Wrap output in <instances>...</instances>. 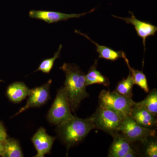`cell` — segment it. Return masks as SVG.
I'll list each match as a JSON object with an SVG mask.
<instances>
[{"label": "cell", "mask_w": 157, "mask_h": 157, "mask_svg": "<svg viewBox=\"0 0 157 157\" xmlns=\"http://www.w3.org/2000/svg\"><path fill=\"white\" fill-rule=\"evenodd\" d=\"M91 117L95 128L102 130L112 136L119 132L123 119L111 109L99 105Z\"/></svg>", "instance_id": "obj_4"}, {"label": "cell", "mask_w": 157, "mask_h": 157, "mask_svg": "<svg viewBox=\"0 0 157 157\" xmlns=\"http://www.w3.org/2000/svg\"><path fill=\"white\" fill-rule=\"evenodd\" d=\"M75 32L76 33L79 34V35L85 37L95 45L96 51L99 54V58L104 59L108 60L115 61L118 59H123L124 57L126 56L124 52L123 51H117L104 45H99L97 42L93 41L92 39H91L86 34L82 33L79 31L75 30Z\"/></svg>", "instance_id": "obj_13"}, {"label": "cell", "mask_w": 157, "mask_h": 157, "mask_svg": "<svg viewBox=\"0 0 157 157\" xmlns=\"http://www.w3.org/2000/svg\"><path fill=\"white\" fill-rule=\"evenodd\" d=\"M137 155V153L136 152L134 151L133 149L131 151H129L128 153L124 157H133L136 156V155Z\"/></svg>", "instance_id": "obj_24"}, {"label": "cell", "mask_w": 157, "mask_h": 157, "mask_svg": "<svg viewBox=\"0 0 157 157\" xmlns=\"http://www.w3.org/2000/svg\"><path fill=\"white\" fill-rule=\"evenodd\" d=\"M7 132L3 124L0 122V140L4 141L7 139Z\"/></svg>", "instance_id": "obj_22"}, {"label": "cell", "mask_w": 157, "mask_h": 157, "mask_svg": "<svg viewBox=\"0 0 157 157\" xmlns=\"http://www.w3.org/2000/svg\"><path fill=\"white\" fill-rule=\"evenodd\" d=\"M57 126L58 135L67 150L83 140L92 129L95 128L91 117L86 119L74 117Z\"/></svg>", "instance_id": "obj_2"}, {"label": "cell", "mask_w": 157, "mask_h": 157, "mask_svg": "<svg viewBox=\"0 0 157 157\" xmlns=\"http://www.w3.org/2000/svg\"><path fill=\"white\" fill-rule=\"evenodd\" d=\"M52 82V79H49L41 86L30 90L26 104L14 116L18 115L29 108L41 107L46 104L50 98V87Z\"/></svg>", "instance_id": "obj_7"}, {"label": "cell", "mask_w": 157, "mask_h": 157, "mask_svg": "<svg viewBox=\"0 0 157 157\" xmlns=\"http://www.w3.org/2000/svg\"><path fill=\"white\" fill-rule=\"evenodd\" d=\"M99 105L111 109L123 120L130 116L135 102L132 98L121 95L115 91L102 90L99 96Z\"/></svg>", "instance_id": "obj_3"}, {"label": "cell", "mask_w": 157, "mask_h": 157, "mask_svg": "<svg viewBox=\"0 0 157 157\" xmlns=\"http://www.w3.org/2000/svg\"><path fill=\"white\" fill-rule=\"evenodd\" d=\"M130 116L137 124L144 128L154 129V128L156 126L155 116L143 107L136 105L135 103L131 110Z\"/></svg>", "instance_id": "obj_11"}, {"label": "cell", "mask_w": 157, "mask_h": 157, "mask_svg": "<svg viewBox=\"0 0 157 157\" xmlns=\"http://www.w3.org/2000/svg\"><path fill=\"white\" fill-rule=\"evenodd\" d=\"M61 69L66 76L64 87L70 103L71 111L75 112L81 101L88 98L86 91L85 75L78 66L64 63Z\"/></svg>", "instance_id": "obj_1"}, {"label": "cell", "mask_w": 157, "mask_h": 157, "mask_svg": "<svg viewBox=\"0 0 157 157\" xmlns=\"http://www.w3.org/2000/svg\"><path fill=\"white\" fill-rule=\"evenodd\" d=\"M55 139V137L48 135L44 128H39L32 139L37 152L35 157H44L49 153Z\"/></svg>", "instance_id": "obj_10"}, {"label": "cell", "mask_w": 157, "mask_h": 157, "mask_svg": "<svg viewBox=\"0 0 157 157\" xmlns=\"http://www.w3.org/2000/svg\"><path fill=\"white\" fill-rule=\"evenodd\" d=\"M95 10L94 9L87 12L81 14H66L58 11L32 10L29 12V16L32 18L41 20L48 24L65 21L70 18H78L90 14Z\"/></svg>", "instance_id": "obj_8"}, {"label": "cell", "mask_w": 157, "mask_h": 157, "mask_svg": "<svg viewBox=\"0 0 157 157\" xmlns=\"http://www.w3.org/2000/svg\"><path fill=\"white\" fill-rule=\"evenodd\" d=\"M98 60H95L94 64L85 75V83L86 86L91 85L98 84L108 86L109 85V78L104 76L97 70Z\"/></svg>", "instance_id": "obj_15"}, {"label": "cell", "mask_w": 157, "mask_h": 157, "mask_svg": "<svg viewBox=\"0 0 157 157\" xmlns=\"http://www.w3.org/2000/svg\"><path fill=\"white\" fill-rule=\"evenodd\" d=\"M112 137L113 141L109 148L108 157H124L132 150L131 142L123 134L119 132Z\"/></svg>", "instance_id": "obj_12"}, {"label": "cell", "mask_w": 157, "mask_h": 157, "mask_svg": "<svg viewBox=\"0 0 157 157\" xmlns=\"http://www.w3.org/2000/svg\"><path fill=\"white\" fill-rule=\"evenodd\" d=\"M4 148L5 151L3 157H23L19 143L14 138L6 139L4 140Z\"/></svg>", "instance_id": "obj_18"}, {"label": "cell", "mask_w": 157, "mask_h": 157, "mask_svg": "<svg viewBox=\"0 0 157 157\" xmlns=\"http://www.w3.org/2000/svg\"><path fill=\"white\" fill-rule=\"evenodd\" d=\"M146 154L147 157H157V143L156 141L149 142L146 150Z\"/></svg>", "instance_id": "obj_21"}, {"label": "cell", "mask_w": 157, "mask_h": 157, "mask_svg": "<svg viewBox=\"0 0 157 157\" xmlns=\"http://www.w3.org/2000/svg\"><path fill=\"white\" fill-rule=\"evenodd\" d=\"M148 95L143 100L137 103L136 105L143 107L152 114L156 116L157 114V90H153L149 92Z\"/></svg>", "instance_id": "obj_17"}, {"label": "cell", "mask_w": 157, "mask_h": 157, "mask_svg": "<svg viewBox=\"0 0 157 157\" xmlns=\"http://www.w3.org/2000/svg\"><path fill=\"white\" fill-rule=\"evenodd\" d=\"M62 48H63V45H59L58 49L56 52H55L54 56L50 58L43 60L35 72L41 71L43 73H47V74L50 73L52 69L53 68L55 62L57 59L60 57L61 51Z\"/></svg>", "instance_id": "obj_20"}, {"label": "cell", "mask_w": 157, "mask_h": 157, "mask_svg": "<svg viewBox=\"0 0 157 157\" xmlns=\"http://www.w3.org/2000/svg\"><path fill=\"white\" fill-rule=\"evenodd\" d=\"M125 62L126 63L127 66L128 67L130 73H131L134 84L137 85L139 87L141 88L146 93L150 92L147 79L145 74L142 71L135 70L132 67L129 63L128 59L127 58L126 55L123 58Z\"/></svg>", "instance_id": "obj_16"}, {"label": "cell", "mask_w": 157, "mask_h": 157, "mask_svg": "<svg viewBox=\"0 0 157 157\" xmlns=\"http://www.w3.org/2000/svg\"><path fill=\"white\" fill-rule=\"evenodd\" d=\"M70 103L64 87L58 90L48 114V119L51 124L57 125L74 117L72 114Z\"/></svg>", "instance_id": "obj_5"}, {"label": "cell", "mask_w": 157, "mask_h": 157, "mask_svg": "<svg viewBox=\"0 0 157 157\" xmlns=\"http://www.w3.org/2000/svg\"><path fill=\"white\" fill-rule=\"evenodd\" d=\"M130 142L140 141L146 143L149 137L156 135L155 129L147 128L137 124L130 116L125 117L119 129Z\"/></svg>", "instance_id": "obj_6"}, {"label": "cell", "mask_w": 157, "mask_h": 157, "mask_svg": "<svg viewBox=\"0 0 157 157\" xmlns=\"http://www.w3.org/2000/svg\"><path fill=\"white\" fill-rule=\"evenodd\" d=\"M30 90L23 82H15L8 87L7 94L10 101L19 103L28 97Z\"/></svg>", "instance_id": "obj_14"}, {"label": "cell", "mask_w": 157, "mask_h": 157, "mask_svg": "<svg viewBox=\"0 0 157 157\" xmlns=\"http://www.w3.org/2000/svg\"><path fill=\"white\" fill-rule=\"evenodd\" d=\"M5 148H4V140H0V156H2L4 154Z\"/></svg>", "instance_id": "obj_23"}, {"label": "cell", "mask_w": 157, "mask_h": 157, "mask_svg": "<svg viewBox=\"0 0 157 157\" xmlns=\"http://www.w3.org/2000/svg\"><path fill=\"white\" fill-rule=\"evenodd\" d=\"M2 80H0V82H2Z\"/></svg>", "instance_id": "obj_25"}, {"label": "cell", "mask_w": 157, "mask_h": 157, "mask_svg": "<svg viewBox=\"0 0 157 157\" xmlns=\"http://www.w3.org/2000/svg\"><path fill=\"white\" fill-rule=\"evenodd\" d=\"M131 16L128 17H118L113 15L115 18L123 20L127 24H132L137 32L138 36L142 38L144 49H146V40L147 37L155 36L157 31V27L152 25L150 23L141 21L136 18L134 14L132 12H129Z\"/></svg>", "instance_id": "obj_9"}, {"label": "cell", "mask_w": 157, "mask_h": 157, "mask_svg": "<svg viewBox=\"0 0 157 157\" xmlns=\"http://www.w3.org/2000/svg\"><path fill=\"white\" fill-rule=\"evenodd\" d=\"M134 85L135 84L131 73H129L126 78H124L118 82L114 91L121 95L132 98L133 96L132 89Z\"/></svg>", "instance_id": "obj_19"}]
</instances>
